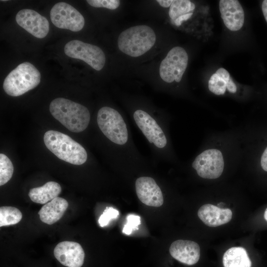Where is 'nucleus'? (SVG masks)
Returning <instances> with one entry per match:
<instances>
[{
  "mask_svg": "<svg viewBox=\"0 0 267 267\" xmlns=\"http://www.w3.org/2000/svg\"><path fill=\"white\" fill-rule=\"evenodd\" d=\"M68 207L66 200L57 197L44 205L38 214L42 222L51 225L62 217Z\"/></svg>",
  "mask_w": 267,
  "mask_h": 267,
  "instance_id": "f3484780",
  "label": "nucleus"
},
{
  "mask_svg": "<svg viewBox=\"0 0 267 267\" xmlns=\"http://www.w3.org/2000/svg\"><path fill=\"white\" fill-rule=\"evenodd\" d=\"M41 78L40 72L34 65L24 62L7 75L3 89L8 95L18 96L36 88L40 84Z\"/></svg>",
  "mask_w": 267,
  "mask_h": 267,
  "instance_id": "20e7f679",
  "label": "nucleus"
},
{
  "mask_svg": "<svg viewBox=\"0 0 267 267\" xmlns=\"http://www.w3.org/2000/svg\"><path fill=\"white\" fill-rule=\"evenodd\" d=\"M157 2L163 7H170L173 2L172 0H157Z\"/></svg>",
  "mask_w": 267,
  "mask_h": 267,
  "instance_id": "c85d7f7f",
  "label": "nucleus"
},
{
  "mask_svg": "<svg viewBox=\"0 0 267 267\" xmlns=\"http://www.w3.org/2000/svg\"><path fill=\"white\" fill-rule=\"evenodd\" d=\"M49 111L55 119L73 133L84 131L90 121V113L86 107L62 97L50 102Z\"/></svg>",
  "mask_w": 267,
  "mask_h": 267,
  "instance_id": "f257e3e1",
  "label": "nucleus"
},
{
  "mask_svg": "<svg viewBox=\"0 0 267 267\" xmlns=\"http://www.w3.org/2000/svg\"><path fill=\"white\" fill-rule=\"evenodd\" d=\"M13 166L8 157L3 153L0 154V185L7 183L13 173Z\"/></svg>",
  "mask_w": 267,
  "mask_h": 267,
  "instance_id": "5701e85b",
  "label": "nucleus"
},
{
  "mask_svg": "<svg viewBox=\"0 0 267 267\" xmlns=\"http://www.w3.org/2000/svg\"><path fill=\"white\" fill-rule=\"evenodd\" d=\"M61 192L60 184L56 182L50 181L42 186L31 189L28 195L33 202L45 204L57 197Z\"/></svg>",
  "mask_w": 267,
  "mask_h": 267,
  "instance_id": "6ab92c4d",
  "label": "nucleus"
},
{
  "mask_svg": "<svg viewBox=\"0 0 267 267\" xmlns=\"http://www.w3.org/2000/svg\"><path fill=\"white\" fill-rule=\"evenodd\" d=\"M169 252L174 259L187 265L196 264L200 257L199 245L190 240H178L173 242Z\"/></svg>",
  "mask_w": 267,
  "mask_h": 267,
  "instance_id": "2eb2a0df",
  "label": "nucleus"
},
{
  "mask_svg": "<svg viewBox=\"0 0 267 267\" xmlns=\"http://www.w3.org/2000/svg\"><path fill=\"white\" fill-rule=\"evenodd\" d=\"M199 219L207 226L217 227L228 222L232 217V211L228 208H221L207 204L198 211Z\"/></svg>",
  "mask_w": 267,
  "mask_h": 267,
  "instance_id": "dca6fc26",
  "label": "nucleus"
},
{
  "mask_svg": "<svg viewBox=\"0 0 267 267\" xmlns=\"http://www.w3.org/2000/svg\"><path fill=\"white\" fill-rule=\"evenodd\" d=\"M68 56L82 60L96 71L101 70L105 63V55L98 46L79 40H72L64 46Z\"/></svg>",
  "mask_w": 267,
  "mask_h": 267,
  "instance_id": "0eeeda50",
  "label": "nucleus"
},
{
  "mask_svg": "<svg viewBox=\"0 0 267 267\" xmlns=\"http://www.w3.org/2000/svg\"><path fill=\"white\" fill-rule=\"evenodd\" d=\"M97 123L102 133L110 141L118 145L125 144L128 139L126 124L121 114L108 106L101 108L97 115Z\"/></svg>",
  "mask_w": 267,
  "mask_h": 267,
  "instance_id": "39448f33",
  "label": "nucleus"
},
{
  "mask_svg": "<svg viewBox=\"0 0 267 267\" xmlns=\"http://www.w3.org/2000/svg\"><path fill=\"white\" fill-rule=\"evenodd\" d=\"M210 91L216 95H223L226 89L231 93H235L237 87L228 72L223 68H219L213 74L208 82Z\"/></svg>",
  "mask_w": 267,
  "mask_h": 267,
  "instance_id": "a211bd4d",
  "label": "nucleus"
},
{
  "mask_svg": "<svg viewBox=\"0 0 267 267\" xmlns=\"http://www.w3.org/2000/svg\"><path fill=\"white\" fill-rule=\"evenodd\" d=\"M195 7L194 3L190 0H173L170 7L169 15L172 21H174L178 17L194 10Z\"/></svg>",
  "mask_w": 267,
  "mask_h": 267,
  "instance_id": "4be33fe9",
  "label": "nucleus"
},
{
  "mask_svg": "<svg viewBox=\"0 0 267 267\" xmlns=\"http://www.w3.org/2000/svg\"><path fill=\"white\" fill-rule=\"evenodd\" d=\"M264 218L265 220L267 222V208L266 209L264 213Z\"/></svg>",
  "mask_w": 267,
  "mask_h": 267,
  "instance_id": "7c9ffc66",
  "label": "nucleus"
},
{
  "mask_svg": "<svg viewBox=\"0 0 267 267\" xmlns=\"http://www.w3.org/2000/svg\"><path fill=\"white\" fill-rule=\"evenodd\" d=\"M156 40L154 30L141 25L132 26L123 31L118 38V46L122 52L133 57L142 55L154 45Z\"/></svg>",
  "mask_w": 267,
  "mask_h": 267,
  "instance_id": "7ed1b4c3",
  "label": "nucleus"
},
{
  "mask_svg": "<svg viewBox=\"0 0 267 267\" xmlns=\"http://www.w3.org/2000/svg\"><path fill=\"white\" fill-rule=\"evenodd\" d=\"M127 222L125 225L122 232L129 235L132 232L138 229V225L140 224V218L138 216L130 214L127 218Z\"/></svg>",
  "mask_w": 267,
  "mask_h": 267,
  "instance_id": "a878e982",
  "label": "nucleus"
},
{
  "mask_svg": "<svg viewBox=\"0 0 267 267\" xmlns=\"http://www.w3.org/2000/svg\"><path fill=\"white\" fill-rule=\"evenodd\" d=\"M15 19L20 27L36 38H44L49 32L47 19L34 10L22 9L17 13Z\"/></svg>",
  "mask_w": 267,
  "mask_h": 267,
  "instance_id": "9b49d317",
  "label": "nucleus"
},
{
  "mask_svg": "<svg viewBox=\"0 0 267 267\" xmlns=\"http://www.w3.org/2000/svg\"><path fill=\"white\" fill-rule=\"evenodd\" d=\"M224 267H251V262L246 250L241 247L228 249L222 258Z\"/></svg>",
  "mask_w": 267,
  "mask_h": 267,
  "instance_id": "aec40b11",
  "label": "nucleus"
},
{
  "mask_svg": "<svg viewBox=\"0 0 267 267\" xmlns=\"http://www.w3.org/2000/svg\"><path fill=\"white\" fill-rule=\"evenodd\" d=\"M221 17L225 26L230 31L240 30L244 22L243 9L237 0H221L219 2Z\"/></svg>",
  "mask_w": 267,
  "mask_h": 267,
  "instance_id": "4468645a",
  "label": "nucleus"
},
{
  "mask_svg": "<svg viewBox=\"0 0 267 267\" xmlns=\"http://www.w3.org/2000/svg\"><path fill=\"white\" fill-rule=\"evenodd\" d=\"M87 1L92 7H104L111 10L117 9L120 4L119 0H88Z\"/></svg>",
  "mask_w": 267,
  "mask_h": 267,
  "instance_id": "b1692460",
  "label": "nucleus"
},
{
  "mask_svg": "<svg viewBox=\"0 0 267 267\" xmlns=\"http://www.w3.org/2000/svg\"><path fill=\"white\" fill-rule=\"evenodd\" d=\"M192 15V13H189L182 15L174 21H172L174 24L176 26H180L183 21L188 20Z\"/></svg>",
  "mask_w": 267,
  "mask_h": 267,
  "instance_id": "bb28decb",
  "label": "nucleus"
},
{
  "mask_svg": "<svg viewBox=\"0 0 267 267\" xmlns=\"http://www.w3.org/2000/svg\"><path fill=\"white\" fill-rule=\"evenodd\" d=\"M53 254L57 260L67 267H81L84 262V251L76 242L64 241L59 243L54 248Z\"/></svg>",
  "mask_w": 267,
  "mask_h": 267,
  "instance_id": "f8f14e48",
  "label": "nucleus"
},
{
  "mask_svg": "<svg viewBox=\"0 0 267 267\" xmlns=\"http://www.w3.org/2000/svg\"><path fill=\"white\" fill-rule=\"evenodd\" d=\"M133 117L137 127L150 143L159 148L166 146L167 143L166 136L154 118L140 109L135 111Z\"/></svg>",
  "mask_w": 267,
  "mask_h": 267,
  "instance_id": "9d476101",
  "label": "nucleus"
},
{
  "mask_svg": "<svg viewBox=\"0 0 267 267\" xmlns=\"http://www.w3.org/2000/svg\"><path fill=\"white\" fill-rule=\"evenodd\" d=\"M192 166L198 176L202 178H217L221 176L223 170L222 154L216 149L206 150L195 158Z\"/></svg>",
  "mask_w": 267,
  "mask_h": 267,
  "instance_id": "1a4fd4ad",
  "label": "nucleus"
},
{
  "mask_svg": "<svg viewBox=\"0 0 267 267\" xmlns=\"http://www.w3.org/2000/svg\"><path fill=\"white\" fill-rule=\"evenodd\" d=\"M261 165L263 169L267 172V147L262 155Z\"/></svg>",
  "mask_w": 267,
  "mask_h": 267,
  "instance_id": "cd10ccee",
  "label": "nucleus"
},
{
  "mask_svg": "<svg viewBox=\"0 0 267 267\" xmlns=\"http://www.w3.org/2000/svg\"><path fill=\"white\" fill-rule=\"evenodd\" d=\"M44 141L47 148L63 161L80 165L87 160L85 149L67 134L49 130L44 133Z\"/></svg>",
  "mask_w": 267,
  "mask_h": 267,
  "instance_id": "f03ea898",
  "label": "nucleus"
},
{
  "mask_svg": "<svg viewBox=\"0 0 267 267\" xmlns=\"http://www.w3.org/2000/svg\"><path fill=\"white\" fill-rule=\"evenodd\" d=\"M22 218L21 211L11 206H1L0 208V226H8L18 223Z\"/></svg>",
  "mask_w": 267,
  "mask_h": 267,
  "instance_id": "412c9836",
  "label": "nucleus"
},
{
  "mask_svg": "<svg viewBox=\"0 0 267 267\" xmlns=\"http://www.w3.org/2000/svg\"><path fill=\"white\" fill-rule=\"evenodd\" d=\"M188 56L185 50L180 46L172 48L161 61L159 75L165 82H179L187 68Z\"/></svg>",
  "mask_w": 267,
  "mask_h": 267,
  "instance_id": "423d86ee",
  "label": "nucleus"
},
{
  "mask_svg": "<svg viewBox=\"0 0 267 267\" xmlns=\"http://www.w3.org/2000/svg\"><path fill=\"white\" fill-rule=\"evenodd\" d=\"M119 214V211L113 207H106L98 219L100 226L104 227L107 225L111 220L117 218Z\"/></svg>",
  "mask_w": 267,
  "mask_h": 267,
  "instance_id": "393cba45",
  "label": "nucleus"
},
{
  "mask_svg": "<svg viewBox=\"0 0 267 267\" xmlns=\"http://www.w3.org/2000/svg\"><path fill=\"white\" fill-rule=\"evenodd\" d=\"M262 9L264 17L267 22V0L263 1Z\"/></svg>",
  "mask_w": 267,
  "mask_h": 267,
  "instance_id": "c756f323",
  "label": "nucleus"
},
{
  "mask_svg": "<svg viewBox=\"0 0 267 267\" xmlns=\"http://www.w3.org/2000/svg\"><path fill=\"white\" fill-rule=\"evenodd\" d=\"M52 23L60 29L73 32L81 31L85 25L82 14L73 6L64 2H59L53 6L50 11Z\"/></svg>",
  "mask_w": 267,
  "mask_h": 267,
  "instance_id": "6e6552de",
  "label": "nucleus"
},
{
  "mask_svg": "<svg viewBox=\"0 0 267 267\" xmlns=\"http://www.w3.org/2000/svg\"><path fill=\"white\" fill-rule=\"evenodd\" d=\"M135 191L139 200L146 205L160 207L164 202L162 192L155 180L149 177L138 178L135 181Z\"/></svg>",
  "mask_w": 267,
  "mask_h": 267,
  "instance_id": "ddd939ff",
  "label": "nucleus"
}]
</instances>
